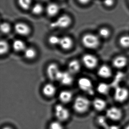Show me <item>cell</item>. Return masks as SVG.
Returning a JSON list of instances; mask_svg holds the SVG:
<instances>
[{
	"label": "cell",
	"mask_w": 129,
	"mask_h": 129,
	"mask_svg": "<svg viewBox=\"0 0 129 129\" xmlns=\"http://www.w3.org/2000/svg\"><path fill=\"white\" fill-rule=\"evenodd\" d=\"M82 43L85 47L89 49H96L100 44L99 38L92 34H87L84 35L82 39Z\"/></svg>",
	"instance_id": "obj_1"
},
{
	"label": "cell",
	"mask_w": 129,
	"mask_h": 129,
	"mask_svg": "<svg viewBox=\"0 0 129 129\" xmlns=\"http://www.w3.org/2000/svg\"><path fill=\"white\" fill-rule=\"evenodd\" d=\"M90 106V101L87 98L79 96L75 99L74 103V108L79 113H84L87 111Z\"/></svg>",
	"instance_id": "obj_2"
},
{
	"label": "cell",
	"mask_w": 129,
	"mask_h": 129,
	"mask_svg": "<svg viewBox=\"0 0 129 129\" xmlns=\"http://www.w3.org/2000/svg\"><path fill=\"white\" fill-rule=\"evenodd\" d=\"M71 23V18L69 16L64 15L60 16L55 21L51 23L50 26L52 28L63 29L68 27Z\"/></svg>",
	"instance_id": "obj_3"
},
{
	"label": "cell",
	"mask_w": 129,
	"mask_h": 129,
	"mask_svg": "<svg viewBox=\"0 0 129 129\" xmlns=\"http://www.w3.org/2000/svg\"><path fill=\"white\" fill-rule=\"evenodd\" d=\"M129 96V91L127 88L122 86H118L115 89L114 98L115 101L119 103H123Z\"/></svg>",
	"instance_id": "obj_4"
},
{
	"label": "cell",
	"mask_w": 129,
	"mask_h": 129,
	"mask_svg": "<svg viewBox=\"0 0 129 129\" xmlns=\"http://www.w3.org/2000/svg\"><path fill=\"white\" fill-rule=\"evenodd\" d=\"M78 83L79 87L82 90L90 95L94 94L92 83L89 79L86 78H81L79 79Z\"/></svg>",
	"instance_id": "obj_5"
},
{
	"label": "cell",
	"mask_w": 129,
	"mask_h": 129,
	"mask_svg": "<svg viewBox=\"0 0 129 129\" xmlns=\"http://www.w3.org/2000/svg\"><path fill=\"white\" fill-rule=\"evenodd\" d=\"M122 113L120 108L116 107H112L107 110L106 116L111 120L117 121L122 117Z\"/></svg>",
	"instance_id": "obj_6"
},
{
	"label": "cell",
	"mask_w": 129,
	"mask_h": 129,
	"mask_svg": "<svg viewBox=\"0 0 129 129\" xmlns=\"http://www.w3.org/2000/svg\"><path fill=\"white\" fill-rule=\"evenodd\" d=\"M82 62L88 69H92L97 66L98 63V58L92 54H86L83 56Z\"/></svg>",
	"instance_id": "obj_7"
},
{
	"label": "cell",
	"mask_w": 129,
	"mask_h": 129,
	"mask_svg": "<svg viewBox=\"0 0 129 129\" xmlns=\"http://www.w3.org/2000/svg\"><path fill=\"white\" fill-rule=\"evenodd\" d=\"M55 111L56 117L59 120H66L69 116L70 113L68 109L62 105H57L55 107Z\"/></svg>",
	"instance_id": "obj_8"
},
{
	"label": "cell",
	"mask_w": 129,
	"mask_h": 129,
	"mask_svg": "<svg viewBox=\"0 0 129 129\" xmlns=\"http://www.w3.org/2000/svg\"><path fill=\"white\" fill-rule=\"evenodd\" d=\"M60 72L57 65L56 63H51L47 67V75L51 80H57L58 77Z\"/></svg>",
	"instance_id": "obj_9"
},
{
	"label": "cell",
	"mask_w": 129,
	"mask_h": 129,
	"mask_svg": "<svg viewBox=\"0 0 129 129\" xmlns=\"http://www.w3.org/2000/svg\"><path fill=\"white\" fill-rule=\"evenodd\" d=\"M16 33L21 36H27L30 34V28L27 25L23 23H18L15 25Z\"/></svg>",
	"instance_id": "obj_10"
},
{
	"label": "cell",
	"mask_w": 129,
	"mask_h": 129,
	"mask_svg": "<svg viewBox=\"0 0 129 129\" xmlns=\"http://www.w3.org/2000/svg\"><path fill=\"white\" fill-rule=\"evenodd\" d=\"M65 86H69L72 84L73 79L70 72H60L58 77L57 80Z\"/></svg>",
	"instance_id": "obj_11"
},
{
	"label": "cell",
	"mask_w": 129,
	"mask_h": 129,
	"mask_svg": "<svg viewBox=\"0 0 129 129\" xmlns=\"http://www.w3.org/2000/svg\"><path fill=\"white\" fill-rule=\"evenodd\" d=\"M128 59L126 56H119L115 57L112 61V65L116 68H124L127 65Z\"/></svg>",
	"instance_id": "obj_12"
},
{
	"label": "cell",
	"mask_w": 129,
	"mask_h": 129,
	"mask_svg": "<svg viewBox=\"0 0 129 129\" xmlns=\"http://www.w3.org/2000/svg\"><path fill=\"white\" fill-rule=\"evenodd\" d=\"M98 75L104 79H108L112 76V70L106 65H103L100 67L98 71Z\"/></svg>",
	"instance_id": "obj_13"
},
{
	"label": "cell",
	"mask_w": 129,
	"mask_h": 129,
	"mask_svg": "<svg viewBox=\"0 0 129 129\" xmlns=\"http://www.w3.org/2000/svg\"><path fill=\"white\" fill-rule=\"evenodd\" d=\"M59 45L64 50H69L73 45V41L70 37L64 36L60 38Z\"/></svg>",
	"instance_id": "obj_14"
},
{
	"label": "cell",
	"mask_w": 129,
	"mask_h": 129,
	"mask_svg": "<svg viewBox=\"0 0 129 129\" xmlns=\"http://www.w3.org/2000/svg\"><path fill=\"white\" fill-rule=\"evenodd\" d=\"M42 92L45 96L51 97L55 94L56 88L54 85L51 83L45 84L42 89Z\"/></svg>",
	"instance_id": "obj_15"
},
{
	"label": "cell",
	"mask_w": 129,
	"mask_h": 129,
	"mask_svg": "<svg viewBox=\"0 0 129 129\" xmlns=\"http://www.w3.org/2000/svg\"><path fill=\"white\" fill-rule=\"evenodd\" d=\"M68 68L70 73H77L80 70V63L78 60H72L69 63Z\"/></svg>",
	"instance_id": "obj_16"
},
{
	"label": "cell",
	"mask_w": 129,
	"mask_h": 129,
	"mask_svg": "<svg viewBox=\"0 0 129 129\" xmlns=\"http://www.w3.org/2000/svg\"><path fill=\"white\" fill-rule=\"evenodd\" d=\"M59 6L56 3L49 4L46 8V12L50 16H56L59 12Z\"/></svg>",
	"instance_id": "obj_17"
},
{
	"label": "cell",
	"mask_w": 129,
	"mask_h": 129,
	"mask_svg": "<svg viewBox=\"0 0 129 129\" xmlns=\"http://www.w3.org/2000/svg\"><path fill=\"white\" fill-rule=\"evenodd\" d=\"M73 95L71 91L64 90L59 93V99L63 103H68L72 100Z\"/></svg>",
	"instance_id": "obj_18"
},
{
	"label": "cell",
	"mask_w": 129,
	"mask_h": 129,
	"mask_svg": "<svg viewBox=\"0 0 129 129\" xmlns=\"http://www.w3.org/2000/svg\"><path fill=\"white\" fill-rule=\"evenodd\" d=\"M92 104L94 108L98 111H103L106 107V102L105 100L99 98L95 99Z\"/></svg>",
	"instance_id": "obj_19"
},
{
	"label": "cell",
	"mask_w": 129,
	"mask_h": 129,
	"mask_svg": "<svg viewBox=\"0 0 129 129\" xmlns=\"http://www.w3.org/2000/svg\"><path fill=\"white\" fill-rule=\"evenodd\" d=\"M24 42L21 40L17 39L14 41L12 44V47L15 51L16 52L24 51L26 48Z\"/></svg>",
	"instance_id": "obj_20"
},
{
	"label": "cell",
	"mask_w": 129,
	"mask_h": 129,
	"mask_svg": "<svg viewBox=\"0 0 129 129\" xmlns=\"http://www.w3.org/2000/svg\"><path fill=\"white\" fill-rule=\"evenodd\" d=\"M97 90L100 93L103 95H106L108 93L110 90V87L108 84L105 82H101L97 87Z\"/></svg>",
	"instance_id": "obj_21"
},
{
	"label": "cell",
	"mask_w": 129,
	"mask_h": 129,
	"mask_svg": "<svg viewBox=\"0 0 129 129\" xmlns=\"http://www.w3.org/2000/svg\"><path fill=\"white\" fill-rule=\"evenodd\" d=\"M25 57L28 59H34L37 55V52L33 48L29 47L26 48L24 51Z\"/></svg>",
	"instance_id": "obj_22"
},
{
	"label": "cell",
	"mask_w": 129,
	"mask_h": 129,
	"mask_svg": "<svg viewBox=\"0 0 129 129\" xmlns=\"http://www.w3.org/2000/svg\"><path fill=\"white\" fill-rule=\"evenodd\" d=\"M119 43L121 47L124 48H129V35H123L119 38Z\"/></svg>",
	"instance_id": "obj_23"
},
{
	"label": "cell",
	"mask_w": 129,
	"mask_h": 129,
	"mask_svg": "<svg viewBox=\"0 0 129 129\" xmlns=\"http://www.w3.org/2000/svg\"><path fill=\"white\" fill-rule=\"evenodd\" d=\"M18 3L22 9L28 10L31 6L32 0H18Z\"/></svg>",
	"instance_id": "obj_24"
},
{
	"label": "cell",
	"mask_w": 129,
	"mask_h": 129,
	"mask_svg": "<svg viewBox=\"0 0 129 129\" xmlns=\"http://www.w3.org/2000/svg\"><path fill=\"white\" fill-rule=\"evenodd\" d=\"M9 50V45L8 42L4 40H1L0 42V53L4 55L7 53Z\"/></svg>",
	"instance_id": "obj_25"
},
{
	"label": "cell",
	"mask_w": 129,
	"mask_h": 129,
	"mask_svg": "<svg viewBox=\"0 0 129 129\" xmlns=\"http://www.w3.org/2000/svg\"><path fill=\"white\" fill-rule=\"evenodd\" d=\"M43 11V7L40 4H36L32 7V13L36 15L41 14Z\"/></svg>",
	"instance_id": "obj_26"
},
{
	"label": "cell",
	"mask_w": 129,
	"mask_h": 129,
	"mask_svg": "<svg viewBox=\"0 0 129 129\" xmlns=\"http://www.w3.org/2000/svg\"><path fill=\"white\" fill-rule=\"evenodd\" d=\"M111 32L108 28L103 27L99 30V35L103 39H107L110 36Z\"/></svg>",
	"instance_id": "obj_27"
},
{
	"label": "cell",
	"mask_w": 129,
	"mask_h": 129,
	"mask_svg": "<svg viewBox=\"0 0 129 129\" xmlns=\"http://www.w3.org/2000/svg\"><path fill=\"white\" fill-rule=\"evenodd\" d=\"M60 40V38H59L56 35L51 36L48 39L49 43L52 45H59Z\"/></svg>",
	"instance_id": "obj_28"
},
{
	"label": "cell",
	"mask_w": 129,
	"mask_h": 129,
	"mask_svg": "<svg viewBox=\"0 0 129 129\" xmlns=\"http://www.w3.org/2000/svg\"><path fill=\"white\" fill-rule=\"evenodd\" d=\"M11 27L10 25L7 23H2L1 25V31L2 33L7 34L10 31Z\"/></svg>",
	"instance_id": "obj_29"
},
{
	"label": "cell",
	"mask_w": 129,
	"mask_h": 129,
	"mask_svg": "<svg viewBox=\"0 0 129 129\" xmlns=\"http://www.w3.org/2000/svg\"><path fill=\"white\" fill-rule=\"evenodd\" d=\"M107 119H108V118H107L106 116L105 117V116H100L98 118V123L104 128L106 127L107 126H108Z\"/></svg>",
	"instance_id": "obj_30"
},
{
	"label": "cell",
	"mask_w": 129,
	"mask_h": 129,
	"mask_svg": "<svg viewBox=\"0 0 129 129\" xmlns=\"http://www.w3.org/2000/svg\"><path fill=\"white\" fill-rule=\"evenodd\" d=\"M50 129H63V126L58 121L52 122L50 125Z\"/></svg>",
	"instance_id": "obj_31"
},
{
	"label": "cell",
	"mask_w": 129,
	"mask_h": 129,
	"mask_svg": "<svg viewBox=\"0 0 129 129\" xmlns=\"http://www.w3.org/2000/svg\"><path fill=\"white\" fill-rule=\"evenodd\" d=\"M115 0H104V4L107 7H112L114 5Z\"/></svg>",
	"instance_id": "obj_32"
},
{
	"label": "cell",
	"mask_w": 129,
	"mask_h": 129,
	"mask_svg": "<svg viewBox=\"0 0 129 129\" xmlns=\"http://www.w3.org/2000/svg\"><path fill=\"white\" fill-rule=\"evenodd\" d=\"M105 129H119V127L117 126L112 125V126H108Z\"/></svg>",
	"instance_id": "obj_33"
},
{
	"label": "cell",
	"mask_w": 129,
	"mask_h": 129,
	"mask_svg": "<svg viewBox=\"0 0 129 129\" xmlns=\"http://www.w3.org/2000/svg\"><path fill=\"white\" fill-rule=\"evenodd\" d=\"M91 0H78L81 4H83V5H86L89 3V2H90Z\"/></svg>",
	"instance_id": "obj_34"
},
{
	"label": "cell",
	"mask_w": 129,
	"mask_h": 129,
	"mask_svg": "<svg viewBox=\"0 0 129 129\" xmlns=\"http://www.w3.org/2000/svg\"><path fill=\"white\" fill-rule=\"evenodd\" d=\"M3 129H12V128H11L10 127H5Z\"/></svg>",
	"instance_id": "obj_35"
},
{
	"label": "cell",
	"mask_w": 129,
	"mask_h": 129,
	"mask_svg": "<svg viewBox=\"0 0 129 129\" xmlns=\"http://www.w3.org/2000/svg\"><path fill=\"white\" fill-rule=\"evenodd\" d=\"M125 129H129V125H128L127 126H126Z\"/></svg>",
	"instance_id": "obj_36"
}]
</instances>
